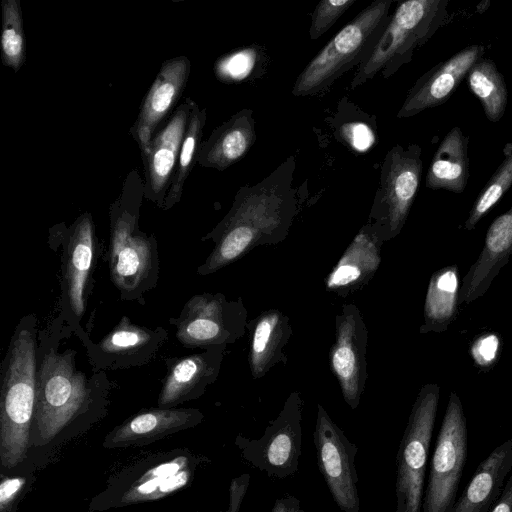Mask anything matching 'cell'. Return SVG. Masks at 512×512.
<instances>
[{"mask_svg":"<svg viewBox=\"0 0 512 512\" xmlns=\"http://www.w3.org/2000/svg\"><path fill=\"white\" fill-rule=\"evenodd\" d=\"M293 170L290 157L260 183L237 192L228 213L203 238L212 240L214 248L198 274L214 273L258 246L275 245L287 237L297 214Z\"/></svg>","mask_w":512,"mask_h":512,"instance_id":"1","label":"cell"},{"mask_svg":"<svg viewBox=\"0 0 512 512\" xmlns=\"http://www.w3.org/2000/svg\"><path fill=\"white\" fill-rule=\"evenodd\" d=\"M34 315L22 318L2 363L0 459L13 468L27 455L35 414L37 361Z\"/></svg>","mask_w":512,"mask_h":512,"instance_id":"2","label":"cell"},{"mask_svg":"<svg viewBox=\"0 0 512 512\" xmlns=\"http://www.w3.org/2000/svg\"><path fill=\"white\" fill-rule=\"evenodd\" d=\"M144 181L137 170L126 177L120 197L110 207V278L123 299L134 300L159 278L157 242L138 226Z\"/></svg>","mask_w":512,"mask_h":512,"instance_id":"3","label":"cell"},{"mask_svg":"<svg viewBox=\"0 0 512 512\" xmlns=\"http://www.w3.org/2000/svg\"><path fill=\"white\" fill-rule=\"evenodd\" d=\"M392 4V0H377L358 13L306 65L292 94L319 95L349 69L364 62L387 26Z\"/></svg>","mask_w":512,"mask_h":512,"instance_id":"4","label":"cell"},{"mask_svg":"<svg viewBox=\"0 0 512 512\" xmlns=\"http://www.w3.org/2000/svg\"><path fill=\"white\" fill-rule=\"evenodd\" d=\"M90 389L71 352L50 350L37 371L34 426L39 443L53 440L88 404Z\"/></svg>","mask_w":512,"mask_h":512,"instance_id":"5","label":"cell"},{"mask_svg":"<svg viewBox=\"0 0 512 512\" xmlns=\"http://www.w3.org/2000/svg\"><path fill=\"white\" fill-rule=\"evenodd\" d=\"M440 387H421L399 444L396 462L395 512H422L424 479L435 424Z\"/></svg>","mask_w":512,"mask_h":512,"instance_id":"6","label":"cell"},{"mask_svg":"<svg viewBox=\"0 0 512 512\" xmlns=\"http://www.w3.org/2000/svg\"><path fill=\"white\" fill-rule=\"evenodd\" d=\"M467 440L463 406L452 391L430 463L422 512H452L466 462Z\"/></svg>","mask_w":512,"mask_h":512,"instance_id":"7","label":"cell"},{"mask_svg":"<svg viewBox=\"0 0 512 512\" xmlns=\"http://www.w3.org/2000/svg\"><path fill=\"white\" fill-rule=\"evenodd\" d=\"M247 316L242 298L205 292L186 302L173 325L182 345L206 349L227 346L242 338L248 331Z\"/></svg>","mask_w":512,"mask_h":512,"instance_id":"8","label":"cell"},{"mask_svg":"<svg viewBox=\"0 0 512 512\" xmlns=\"http://www.w3.org/2000/svg\"><path fill=\"white\" fill-rule=\"evenodd\" d=\"M303 406L301 393L293 391L259 439L237 436L236 445L244 460L271 478L295 475L302 451Z\"/></svg>","mask_w":512,"mask_h":512,"instance_id":"9","label":"cell"},{"mask_svg":"<svg viewBox=\"0 0 512 512\" xmlns=\"http://www.w3.org/2000/svg\"><path fill=\"white\" fill-rule=\"evenodd\" d=\"M438 3L431 0L401 2L370 56L358 66L350 87L357 88L379 72L383 78L390 77L424 38Z\"/></svg>","mask_w":512,"mask_h":512,"instance_id":"10","label":"cell"},{"mask_svg":"<svg viewBox=\"0 0 512 512\" xmlns=\"http://www.w3.org/2000/svg\"><path fill=\"white\" fill-rule=\"evenodd\" d=\"M422 173L421 149L411 144L406 149L394 146L382 166L381 187L371 216L372 224L385 241L402 230L416 197Z\"/></svg>","mask_w":512,"mask_h":512,"instance_id":"11","label":"cell"},{"mask_svg":"<svg viewBox=\"0 0 512 512\" xmlns=\"http://www.w3.org/2000/svg\"><path fill=\"white\" fill-rule=\"evenodd\" d=\"M313 441L318 468L333 500L343 512H359L360 498L355 466L358 448L321 404L317 405Z\"/></svg>","mask_w":512,"mask_h":512,"instance_id":"12","label":"cell"},{"mask_svg":"<svg viewBox=\"0 0 512 512\" xmlns=\"http://www.w3.org/2000/svg\"><path fill=\"white\" fill-rule=\"evenodd\" d=\"M368 330L359 308L343 304L335 318V341L330 348V369L344 401L351 409L360 403L367 380Z\"/></svg>","mask_w":512,"mask_h":512,"instance_id":"13","label":"cell"},{"mask_svg":"<svg viewBox=\"0 0 512 512\" xmlns=\"http://www.w3.org/2000/svg\"><path fill=\"white\" fill-rule=\"evenodd\" d=\"M194 100L186 97L156 132L141 155L144 166V198L162 207L176 168Z\"/></svg>","mask_w":512,"mask_h":512,"instance_id":"14","label":"cell"},{"mask_svg":"<svg viewBox=\"0 0 512 512\" xmlns=\"http://www.w3.org/2000/svg\"><path fill=\"white\" fill-rule=\"evenodd\" d=\"M191 70L186 56H177L164 61L145 95L138 116L129 134L138 144L141 155L147 150L152 138L159 130L172 108L181 97Z\"/></svg>","mask_w":512,"mask_h":512,"instance_id":"15","label":"cell"},{"mask_svg":"<svg viewBox=\"0 0 512 512\" xmlns=\"http://www.w3.org/2000/svg\"><path fill=\"white\" fill-rule=\"evenodd\" d=\"M226 347H209L170 364L159 393L158 407L170 409L202 396L219 375Z\"/></svg>","mask_w":512,"mask_h":512,"instance_id":"16","label":"cell"},{"mask_svg":"<svg viewBox=\"0 0 512 512\" xmlns=\"http://www.w3.org/2000/svg\"><path fill=\"white\" fill-rule=\"evenodd\" d=\"M483 51L479 45L466 47L428 72L410 90L397 117H410L444 103L481 59Z\"/></svg>","mask_w":512,"mask_h":512,"instance_id":"17","label":"cell"},{"mask_svg":"<svg viewBox=\"0 0 512 512\" xmlns=\"http://www.w3.org/2000/svg\"><path fill=\"white\" fill-rule=\"evenodd\" d=\"M97 237L90 213L72 224L64 254V288L73 314L81 318L88 297L89 279L96 257Z\"/></svg>","mask_w":512,"mask_h":512,"instance_id":"18","label":"cell"},{"mask_svg":"<svg viewBox=\"0 0 512 512\" xmlns=\"http://www.w3.org/2000/svg\"><path fill=\"white\" fill-rule=\"evenodd\" d=\"M512 256V207L497 217L487 230L483 248L459 289V304L483 296Z\"/></svg>","mask_w":512,"mask_h":512,"instance_id":"19","label":"cell"},{"mask_svg":"<svg viewBox=\"0 0 512 512\" xmlns=\"http://www.w3.org/2000/svg\"><path fill=\"white\" fill-rule=\"evenodd\" d=\"M203 414L198 409H151L129 418L115 427L104 439L106 448L139 446L198 425Z\"/></svg>","mask_w":512,"mask_h":512,"instance_id":"20","label":"cell"},{"mask_svg":"<svg viewBox=\"0 0 512 512\" xmlns=\"http://www.w3.org/2000/svg\"><path fill=\"white\" fill-rule=\"evenodd\" d=\"M383 243L373 224L363 226L328 274L326 289L345 297L364 287L381 263Z\"/></svg>","mask_w":512,"mask_h":512,"instance_id":"21","label":"cell"},{"mask_svg":"<svg viewBox=\"0 0 512 512\" xmlns=\"http://www.w3.org/2000/svg\"><path fill=\"white\" fill-rule=\"evenodd\" d=\"M248 363L253 379L263 378L274 366L286 364L284 349L293 330L290 319L276 308L260 313L248 323Z\"/></svg>","mask_w":512,"mask_h":512,"instance_id":"22","label":"cell"},{"mask_svg":"<svg viewBox=\"0 0 512 512\" xmlns=\"http://www.w3.org/2000/svg\"><path fill=\"white\" fill-rule=\"evenodd\" d=\"M166 337L162 328L151 330L134 324L124 316L94 348L105 367H127L148 361ZM95 356V357H96Z\"/></svg>","mask_w":512,"mask_h":512,"instance_id":"23","label":"cell"},{"mask_svg":"<svg viewBox=\"0 0 512 512\" xmlns=\"http://www.w3.org/2000/svg\"><path fill=\"white\" fill-rule=\"evenodd\" d=\"M511 472L512 439H509L480 463L452 512H490Z\"/></svg>","mask_w":512,"mask_h":512,"instance_id":"24","label":"cell"},{"mask_svg":"<svg viewBox=\"0 0 512 512\" xmlns=\"http://www.w3.org/2000/svg\"><path fill=\"white\" fill-rule=\"evenodd\" d=\"M256 139L253 111L243 109L215 128L201 142L197 163L204 168L225 170L239 161Z\"/></svg>","mask_w":512,"mask_h":512,"instance_id":"25","label":"cell"},{"mask_svg":"<svg viewBox=\"0 0 512 512\" xmlns=\"http://www.w3.org/2000/svg\"><path fill=\"white\" fill-rule=\"evenodd\" d=\"M468 139L459 127H453L437 148L430 163L426 186L462 193L468 180Z\"/></svg>","mask_w":512,"mask_h":512,"instance_id":"26","label":"cell"},{"mask_svg":"<svg viewBox=\"0 0 512 512\" xmlns=\"http://www.w3.org/2000/svg\"><path fill=\"white\" fill-rule=\"evenodd\" d=\"M459 272L456 265L443 267L430 278L421 333H441L455 319L459 304Z\"/></svg>","mask_w":512,"mask_h":512,"instance_id":"27","label":"cell"},{"mask_svg":"<svg viewBox=\"0 0 512 512\" xmlns=\"http://www.w3.org/2000/svg\"><path fill=\"white\" fill-rule=\"evenodd\" d=\"M192 478V467L185 456L163 462L140 476L123 493L121 504L156 500L183 488Z\"/></svg>","mask_w":512,"mask_h":512,"instance_id":"28","label":"cell"},{"mask_svg":"<svg viewBox=\"0 0 512 512\" xmlns=\"http://www.w3.org/2000/svg\"><path fill=\"white\" fill-rule=\"evenodd\" d=\"M206 108H200L194 101L190 111L186 132L181 145L176 168L167 191L163 210L171 209L177 204L184 191L185 182L197 163V154L201 144L203 129L206 123Z\"/></svg>","mask_w":512,"mask_h":512,"instance_id":"29","label":"cell"},{"mask_svg":"<svg viewBox=\"0 0 512 512\" xmlns=\"http://www.w3.org/2000/svg\"><path fill=\"white\" fill-rule=\"evenodd\" d=\"M467 81L480 100L486 117L492 122L499 121L507 105V88L495 63L481 58L469 71Z\"/></svg>","mask_w":512,"mask_h":512,"instance_id":"30","label":"cell"},{"mask_svg":"<svg viewBox=\"0 0 512 512\" xmlns=\"http://www.w3.org/2000/svg\"><path fill=\"white\" fill-rule=\"evenodd\" d=\"M1 61L18 72L26 61V39L18 0L1 1Z\"/></svg>","mask_w":512,"mask_h":512,"instance_id":"31","label":"cell"},{"mask_svg":"<svg viewBox=\"0 0 512 512\" xmlns=\"http://www.w3.org/2000/svg\"><path fill=\"white\" fill-rule=\"evenodd\" d=\"M505 157L497 170L488 180L471 207L464 223L466 230H472L492 209L512 185V144L504 148Z\"/></svg>","mask_w":512,"mask_h":512,"instance_id":"32","label":"cell"},{"mask_svg":"<svg viewBox=\"0 0 512 512\" xmlns=\"http://www.w3.org/2000/svg\"><path fill=\"white\" fill-rule=\"evenodd\" d=\"M257 56L254 48H244L224 55L215 62V76L225 83L242 81L252 72Z\"/></svg>","mask_w":512,"mask_h":512,"instance_id":"33","label":"cell"},{"mask_svg":"<svg viewBox=\"0 0 512 512\" xmlns=\"http://www.w3.org/2000/svg\"><path fill=\"white\" fill-rule=\"evenodd\" d=\"M355 0H323L312 13V23L309 30L310 39L316 40L349 9Z\"/></svg>","mask_w":512,"mask_h":512,"instance_id":"34","label":"cell"},{"mask_svg":"<svg viewBox=\"0 0 512 512\" xmlns=\"http://www.w3.org/2000/svg\"><path fill=\"white\" fill-rule=\"evenodd\" d=\"M342 134L354 149L366 151L374 142L372 130L363 123H351L342 127Z\"/></svg>","mask_w":512,"mask_h":512,"instance_id":"35","label":"cell"},{"mask_svg":"<svg viewBox=\"0 0 512 512\" xmlns=\"http://www.w3.org/2000/svg\"><path fill=\"white\" fill-rule=\"evenodd\" d=\"M26 479L24 477L3 478L0 484V512H10L20 496Z\"/></svg>","mask_w":512,"mask_h":512,"instance_id":"36","label":"cell"},{"mask_svg":"<svg viewBox=\"0 0 512 512\" xmlns=\"http://www.w3.org/2000/svg\"><path fill=\"white\" fill-rule=\"evenodd\" d=\"M250 474L244 473L232 480L229 488V507L227 512H239L240 506L247 492Z\"/></svg>","mask_w":512,"mask_h":512,"instance_id":"37","label":"cell"},{"mask_svg":"<svg viewBox=\"0 0 512 512\" xmlns=\"http://www.w3.org/2000/svg\"><path fill=\"white\" fill-rule=\"evenodd\" d=\"M304 510L301 508L300 500L290 494H286L280 498H278L271 510V512H303Z\"/></svg>","mask_w":512,"mask_h":512,"instance_id":"38","label":"cell"},{"mask_svg":"<svg viewBox=\"0 0 512 512\" xmlns=\"http://www.w3.org/2000/svg\"><path fill=\"white\" fill-rule=\"evenodd\" d=\"M490 512H512V472L505 483L500 498Z\"/></svg>","mask_w":512,"mask_h":512,"instance_id":"39","label":"cell"},{"mask_svg":"<svg viewBox=\"0 0 512 512\" xmlns=\"http://www.w3.org/2000/svg\"><path fill=\"white\" fill-rule=\"evenodd\" d=\"M303 512H308V511L304 510Z\"/></svg>","mask_w":512,"mask_h":512,"instance_id":"40","label":"cell"}]
</instances>
